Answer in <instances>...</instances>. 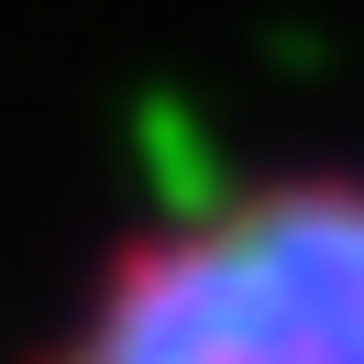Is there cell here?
I'll list each match as a JSON object with an SVG mask.
<instances>
[{
	"label": "cell",
	"instance_id": "1",
	"mask_svg": "<svg viewBox=\"0 0 364 364\" xmlns=\"http://www.w3.org/2000/svg\"><path fill=\"white\" fill-rule=\"evenodd\" d=\"M33 364H364V166L177 188L89 254Z\"/></svg>",
	"mask_w": 364,
	"mask_h": 364
}]
</instances>
